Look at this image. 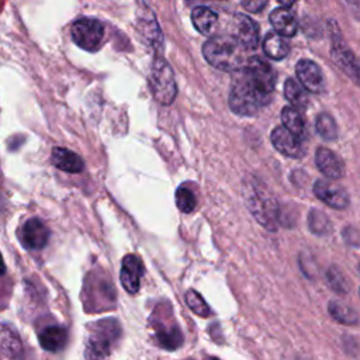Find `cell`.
Masks as SVG:
<instances>
[{"mask_svg": "<svg viewBox=\"0 0 360 360\" xmlns=\"http://www.w3.org/2000/svg\"><path fill=\"white\" fill-rule=\"evenodd\" d=\"M244 51L233 35H217L203 45L206 61L213 68L225 72H238L244 68L246 62Z\"/></svg>", "mask_w": 360, "mask_h": 360, "instance_id": "cell-1", "label": "cell"}, {"mask_svg": "<svg viewBox=\"0 0 360 360\" xmlns=\"http://www.w3.org/2000/svg\"><path fill=\"white\" fill-rule=\"evenodd\" d=\"M246 206L252 215L264 228L275 231L279 224V206L273 195L260 183H249L245 192Z\"/></svg>", "mask_w": 360, "mask_h": 360, "instance_id": "cell-2", "label": "cell"}, {"mask_svg": "<svg viewBox=\"0 0 360 360\" xmlns=\"http://www.w3.org/2000/svg\"><path fill=\"white\" fill-rule=\"evenodd\" d=\"M266 105L267 102L251 86L242 72L238 71V78L234 80L230 93L231 110L240 116H255Z\"/></svg>", "mask_w": 360, "mask_h": 360, "instance_id": "cell-3", "label": "cell"}, {"mask_svg": "<svg viewBox=\"0 0 360 360\" xmlns=\"http://www.w3.org/2000/svg\"><path fill=\"white\" fill-rule=\"evenodd\" d=\"M151 90L155 100L163 106L173 103L177 95V86L170 65L161 57H156L151 69Z\"/></svg>", "mask_w": 360, "mask_h": 360, "instance_id": "cell-4", "label": "cell"}, {"mask_svg": "<svg viewBox=\"0 0 360 360\" xmlns=\"http://www.w3.org/2000/svg\"><path fill=\"white\" fill-rule=\"evenodd\" d=\"M240 71L256 92L269 103L276 84V73L273 68L263 60L253 57L248 60Z\"/></svg>", "mask_w": 360, "mask_h": 360, "instance_id": "cell-5", "label": "cell"}, {"mask_svg": "<svg viewBox=\"0 0 360 360\" xmlns=\"http://www.w3.org/2000/svg\"><path fill=\"white\" fill-rule=\"evenodd\" d=\"M71 34L78 47L89 53H96L102 47L105 27L95 19H79L73 23Z\"/></svg>", "mask_w": 360, "mask_h": 360, "instance_id": "cell-6", "label": "cell"}, {"mask_svg": "<svg viewBox=\"0 0 360 360\" xmlns=\"http://www.w3.org/2000/svg\"><path fill=\"white\" fill-rule=\"evenodd\" d=\"M120 330L114 320H105L96 324L95 332L89 336L86 357H107L111 353V343L118 338Z\"/></svg>", "mask_w": 360, "mask_h": 360, "instance_id": "cell-7", "label": "cell"}, {"mask_svg": "<svg viewBox=\"0 0 360 360\" xmlns=\"http://www.w3.org/2000/svg\"><path fill=\"white\" fill-rule=\"evenodd\" d=\"M233 37L245 51H253L259 45V27L251 17L237 15L233 20Z\"/></svg>", "mask_w": 360, "mask_h": 360, "instance_id": "cell-8", "label": "cell"}, {"mask_svg": "<svg viewBox=\"0 0 360 360\" xmlns=\"http://www.w3.org/2000/svg\"><path fill=\"white\" fill-rule=\"evenodd\" d=\"M144 276V264L137 255H127L121 262L120 279L124 289L129 294L140 291L141 279Z\"/></svg>", "mask_w": 360, "mask_h": 360, "instance_id": "cell-9", "label": "cell"}, {"mask_svg": "<svg viewBox=\"0 0 360 360\" xmlns=\"http://www.w3.org/2000/svg\"><path fill=\"white\" fill-rule=\"evenodd\" d=\"M297 78L303 87L308 92L312 93H323L325 89V78L321 71V68L309 61V60H301L296 66Z\"/></svg>", "mask_w": 360, "mask_h": 360, "instance_id": "cell-10", "label": "cell"}, {"mask_svg": "<svg viewBox=\"0 0 360 360\" xmlns=\"http://www.w3.org/2000/svg\"><path fill=\"white\" fill-rule=\"evenodd\" d=\"M275 148L287 158L298 159L305 154V148L303 145V140L296 137L286 127H276L270 135Z\"/></svg>", "mask_w": 360, "mask_h": 360, "instance_id": "cell-11", "label": "cell"}, {"mask_svg": "<svg viewBox=\"0 0 360 360\" xmlns=\"http://www.w3.org/2000/svg\"><path fill=\"white\" fill-rule=\"evenodd\" d=\"M314 195L323 203L335 210H343L349 206V196L343 188L330 182V180H318L314 185Z\"/></svg>", "mask_w": 360, "mask_h": 360, "instance_id": "cell-12", "label": "cell"}, {"mask_svg": "<svg viewBox=\"0 0 360 360\" xmlns=\"http://www.w3.org/2000/svg\"><path fill=\"white\" fill-rule=\"evenodd\" d=\"M50 230L39 218H30L21 228L20 241L27 249H42L48 244Z\"/></svg>", "mask_w": 360, "mask_h": 360, "instance_id": "cell-13", "label": "cell"}, {"mask_svg": "<svg viewBox=\"0 0 360 360\" xmlns=\"http://www.w3.org/2000/svg\"><path fill=\"white\" fill-rule=\"evenodd\" d=\"M332 58L335 64L348 75L350 76L356 83L359 79V66L356 62V58L353 53L346 47V44L343 42L339 31L334 34L332 39Z\"/></svg>", "mask_w": 360, "mask_h": 360, "instance_id": "cell-14", "label": "cell"}, {"mask_svg": "<svg viewBox=\"0 0 360 360\" xmlns=\"http://www.w3.org/2000/svg\"><path fill=\"white\" fill-rule=\"evenodd\" d=\"M315 165L327 179L331 180H338L345 173L343 161L328 148H318L315 154Z\"/></svg>", "mask_w": 360, "mask_h": 360, "instance_id": "cell-15", "label": "cell"}, {"mask_svg": "<svg viewBox=\"0 0 360 360\" xmlns=\"http://www.w3.org/2000/svg\"><path fill=\"white\" fill-rule=\"evenodd\" d=\"M270 23L276 33L283 37H294L298 30L297 17L289 8H279L270 13Z\"/></svg>", "mask_w": 360, "mask_h": 360, "instance_id": "cell-16", "label": "cell"}, {"mask_svg": "<svg viewBox=\"0 0 360 360\" xmlns=\"http://www.w3.org/2000/svg\"><path fill=\"white\" fill-rule=\"evenodd\" d=\"M39 345L44 350L47 352H60L66 346L68 342V332L62 327H48L42 330L39 334Z\"/></svg>", "mask_w": 360, "mask_h": 360, "instance_id": "cell-17", "label": "cell"}, {"mask_svg": "<svg viewBox=\"0 0 360 360\" xmlns=\"http://www.w3.org/2000/svg\"><path fill=\"white\" fill-rule=\"evenodd\" d=\"M51 159L54 166L68 173H80L84 168L83 159L78 154L65 148H54Z\"/></svg>", "mask_w": 360, "mask_h": 360, "instance_id": "cell-18", "label": "cell"}, {"mask_svg": "<svg viewBox=\"0 0 360 360\" xmlns=\"http://www.w3.org/2000/svg\"><path fill=\"white\" fill-rule=\"evenodd\" d=\"M263 51L270 60L280 61L289 55L290 44L286 37L278 33H269L263 39Z\"/></svg>", "mask_w": 360, "mask_h": 360, "instance_id": "cell-19", "label": "cell"}, {"mask_svg": "<svg viewBox=\"0 0 360 360\" xmlns=\"http://www.w3.org/2000/svg\"><path fill=\"white\" fill-rule=\"evenodd\" d=\"M192 21L195 28L204 34V35H210L218 23V16L217 13H214L211 9L206 8V6H197L193 9L192 12Z\"/></svg>", "mask_w": 360, "mask_h": 360, "instance_id": "cell-20", "label": "cell"}, {"mask_svg": "<svg viewBox=\"0 0 360 360\" xmlns=\"http://www.w3.org/2000/svg\"><path fill=\"white\" fill-rule=\"evenodd\" d=\"M282 121H283V127H286L291 134H294L296 137H298L300 140L305 138L307 135V128H305V120L303 118L301 113L293 107V106H287L282 110Z\"/></svg>", "mask_w": 360, "mask_h": 360, "instance_id": "cell-21", "label": "cell"}, {"mask_svg": "<svg viewBox=\"0 0 360 360\" xmlns=\"http://www.w3.org/2000/svg\"><path fill=\"white\" fill-rule=\"evenodd\" d=\"M285 96L296 109H307L309 102L307 90L291 78L285 83Z\"/></svg>", "mask_w": 360, "mask_h": 360, "instance_id": "cell-22", "label": "cell"}, {"mask_svg": "<svg viewBox=\"0 0 360 360\" xmlns=\"http://www.w3.org/2000/svg\"><path fill=\"white\" fill-rule=\"evenodd\" d=\"M0 352L10 357L21 354V343L19 336L5 325H0Z\"/></svg>", "mask_w": 360, "mask_h": 360, "instance_id": "cell-23", "label": "cell"}, {"mask_svg": "<svg viewBox=\"0 0 360 360\" xmlns=\"http://www.w3.org/2000/svg\"><path fill=\"white\" fill-rule=\"evenodd\" d=\"M330 312L332 315V318L341 324L346 325H354L359 321L357 312L350 308L349 305H345L341 301H331L330 304Z\"/></svg>", "mask_w": 360, "mask_h": 360, "instance_id": "cell-24", "label": "cell"}, {"mask_svg": "<svg viewBox=\"0 0 360 360\" xmlns=\"http://www.w3.org/2000/svg\"><path fill=\"white\" fill-rule=\"evenodd\" d=\"M308 225L312 234L315 235H327L332 230L331 219L321 210H311L308 215Z\"/></svg>", "mask_w": 360, "mask_h": 360, "instance_id": "cell-25", "label": "cell"}, {"mask_svg": "<svg viewBox=\"0 0 360 360\" xmlns=\"http://www.w3.org/2000/svg\"><path fill=\"white\" fill-rule=\"evenodd\" d=\"M315 129L320 134V137L327 141H334L338 138V125L332 116L328 113H321L315 121Z\"/></svg>", "mask_w": 360, "mask_h": 360, "instance_id": "cell-26", "label": "cell"}, {"mask_svg": "<svg viewBox=\"0 0 360 360\" xmlns=\"http://www.w3.org/2000/svg\"><path fill=\"white\" fill-rule=\"evenodd\" d=\"M176 206L180 211H183L186 214L193 213L197 206V199L195 192L188 186L179 188L176 192Z\"/></svg>", "mask_w": 360, "mask_h": 360, "instance_id": "cell-27", "label": "cell"}, {"mask_svg": "<svg viewBox=\"0 0 360 360\" xmlns=\"http://www.w3.org/2000/svg\"><path fill=\"white\" fill-rule=\"evenodd\" d=\"M145 38L154 45L155 48L161 47L162 45V33L159 30V26L156 24L155 19H154V15H151V19H147V17H143V24H141V28H140Z\"/></svg>", "mask_w": 360, "mask_h": 360, "instance_id": "cell-28", "label": "cell"}, {"mask_svg": "<svg viewBox=\"0 0 360 360\" xmlns=\"http://www.w3.org/2000/svg\"><path fill=\"white\" fill-rule=\"evenodd\" d=\"M186 303H188V307L195 312L197 314L199 317H210L211 314V309L208 307V304L204 301V298L195 290H189L186 293Z\"/></svg>", "mask_w": 360, "mask_h": 360, "instance_id": "cell-29", "label": "cell"}, {"mask_svg": "<svg viewBox=\"0 0 360 360\" xmlns=\"http://www.w3.org/2000/svg\"><path fill=\"white\" fill-rule=\"evenodd\" d=\"M327 279H328V283L331 286L332 290H335L336 293H341V294H345L348 293V290L350 289L346 279L343 278V275L339 272V269H335V267H331L328 270L327 273Z\"/></svg>", "mask_w": 360, "mask_h": 360, "instance_id": "cell-30", "label": "cell"}, {"mask_svg": "<svg viewBox=\"0 0 360 360\" xmlns=\"http://www.w3.org/2000/svg\"><path fill=\"white\" fill-rule=\"evenodd\" d=\"M267 5V0H242V6L249 13H259L262 12Z\"/></svg>", "mask_w": 360, "mask_h": 360, "instance_id": "cell-31", "label": "cell"}, {"mask_svg": "<svg viewBox=\"0 0 360 360\" xmlns=\"http://www.w3.org/2000/svg\"><path fill=\"white\" fill-rule=\"evenodd\" d=\"M296 2H297V0H278V3L282 5L283 8H290V6H293Z\"/></svg>", "mask_w": 360, "mask_h": 360, "instance_id": "cell-32", "label": "cell"}, {"mask_svg": "<svg viewBox=\"0 0 360 360\" xmlns=\"http://www.w3.org/2000/svg\"><path fill=\"white\" fill-rule=\"evenodd\" d=\"M6 275V264L3 262L2 255H0V278H3Z\"/></svg>", "mask_w": 360, "mask_h": 360, "instance_id": "cell-33", "label": "cell"}, {"mask_svg": "<svg viewBox=\"0 0 360 360\" xmlns=\"http://www.w3.org/2000/svg\"><path fill=\"white\" fill-rule=\"evenodd\" d=\"M0 206H2V199H0Z\"/></svg>", "mask_w": 360, "mask_h": 360, "instance_id": "cell-34", "label": "cell"}]
</instances>
